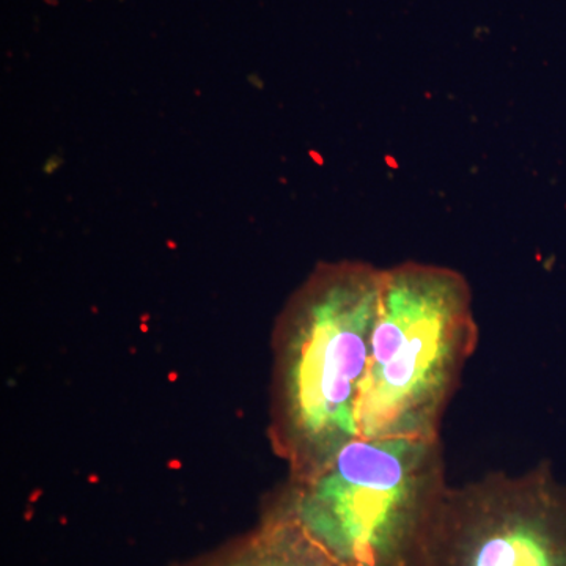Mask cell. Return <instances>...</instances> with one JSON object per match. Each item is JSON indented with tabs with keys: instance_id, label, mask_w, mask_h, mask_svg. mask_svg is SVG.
Masks as SVG:
<instances>
[{
	"instance_id": "obj_1",
	"label": "cell",
	"mask_w": 566,
	"mask_h": 566,
	"mask_svg": "<svg viewBox=\"0 0 566 566\" xmlns=\"http://www.w3.org/2000/svg\"><path fill=\"white\" fill-rule=\"evenodd\" d=\"M447 488L441 436H359L314 471L290 475L262 516L337 566H427Z\"/></svg>"
},
{
	"instance_id": "obj_2",
	"label": "cell",
	"mask_w": 566,
	"mask_h": 566,
	"mask_svg": "<svg viewBox=\"0 0 566 566\" xmlns=\"http://www.w3.org/2000/svg\"><path fill=\"white\" fill-rule=\"evenodd\" d=\"M382 270L323 266L283 315L274 342L271 438L303 475L359 438L357 403L370 359Z\"/></svg>"
},
{
	"instance_id": "obj_3",
	"label": "cell",
	"mask_w": 566,
	"mask_h": 566,
	"mask_svg": "<svg viewBox=\"0 0 566 566\" xmlns=\"http://www.w3.org/2000/svg\"><path fill=\"white\" fill-rule=\"evenodd\" d=\"M479 344L468 279L441 264L386 268L357 424L364 438H434Z\"/></svg>"
},
{
	"instance_id": "obj_4",
	"label": "cell",
	"mask_w": 566,
	"mask_h": 566,
	"mask_svg": "<svg viewBox=\"0 0 566 566\" xmlns=\"http://www.w3.org/2000/svg\"><path fill=\"white\" fill-rule=\"evenodd\" d=\"M427 566H566V485L553 465L449 485Z\"/></svg>"
},
{
	"instance_id": "obj_5",
	"label": "cell",
	"mask_w": 566,
	"mask_h": 566,
	"mask_svg": "<svg viewBox=\"0 0 566 566\" xmlns=\"http://www.w3.org/2000/svg\"><path fill=\"white\" fill-rule=\"evenodd\" d=\"M182 566H337L300 532L262 516L259 526Z\"/></svg>"
}]
</instances>
